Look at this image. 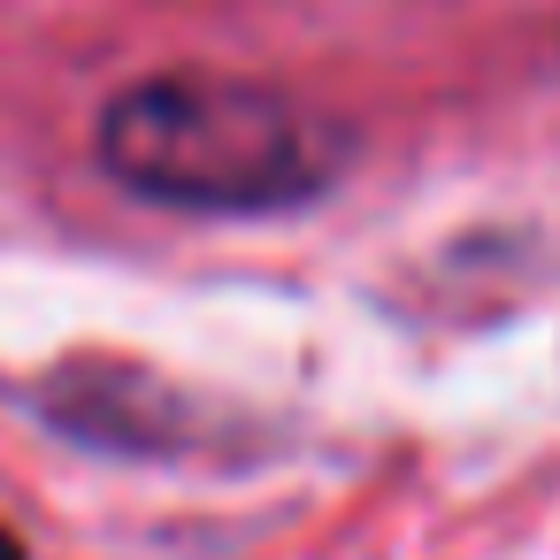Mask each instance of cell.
<instances>
[{
  "mask_svg": "<svg viewBox=\"0 0 560 560\" xmlns=\"http://www.w3.org/2000/svg\"><path fill=\"white\" fill-rule=\"evenodd\" d=\"M101 162L124 192L192 215H269L323 192L346 131L246 78H147L101 116Z\"/></svg>",
  "mask_w": 560,
  "mask_h": 560,
  "instance_id": "obj_1",
  "label": "cell"
},
{
  "mask_svg": "<svg viewBox=\"0 0 560 560\" xmlns=\"http://www.w3.org/2000/svg\"><path fill=\"white\" fill-rule=\"evenodd\" d=\"M0 560H24V545H16L9 529H0Z\"/></svg>",
  "mask_w": 560,
  "mask_h": 560,
  "instance_id": "obj_2",
  "label": "cell"
}]
</instances>
